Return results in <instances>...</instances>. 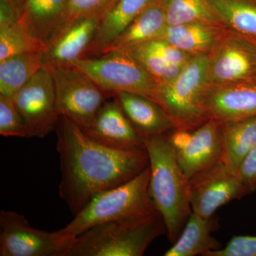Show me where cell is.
<instances>
[{"label": "cell", "instance_id": "1", "mask_svg": "<svg viewBox=\"0 0 256 256\" xmlns=\"http://www.w3.org/2000/svg\"><path fill=\"white\" fill-rule=\"evenodd\" d=\"M56 131L60 160L58 193L74 215L98 194L127 182L149 166L146 148L104 146L65 116H60Z\"/></svg>", "mask_w": 256, "mask_h": 256}, {"label": "cell", "instance_id": "2", "mask_svg": "<svg viewBox=\"0 0 256 256\" xmlns=\"http://www.w3.org/2000/svg\"><path fill=\"white\" fill-rule=\"evenodd\" d=\"M168 134L146 138V148L150 168V194L162 216L166 235L173 244L180 236L192 210L188 180L176 161Z\"/></svg>", "mask_w": 256, "mask_h": 256}, {"label": "cell", "instance_id": "3", "mask_svg": "<svg viewBox=\"0 0 256 256\" xmlns=\"http://www.w3.org/2000/svg\"><path fill=\"white\" fill-rule=\"evenodd\" d=\"M166 227L158 210L96 226L74 238L64 256H142Z\"/></svg>", "mask_w": 256, "mask_h": 256}, {"label": "cell", "instance_id": "4", "mask_svg": "<svg viewBox=\"0 0 256 256\" xmlns=\"http://www.w3.org/2000/svg\"><path fill=\"white\" fill-rule=\"evenodd\" d=\"M150 178L149 166L127 182L98 194L58 232L74 239L100 224L154 213L158 210L150 194Z\"/></svg>", "mask_w": 256, "mask_h": 256}, {"label": "cell", "instance_id": "5", "mask_svg": "<svg viewBox=\"0 0 256 256\" xmlns=\"http://www.w3.org/2000/svg\"><path fill=\"white\" fill-rule=\"evenodd\" d=\"M208 55L193 57L172 82L158 84L154 98L175 130H190L208 120L204 98Z\"/></svg>", "mask_w": 256, "mask_h": 256}, {"label": "cell", "instance_id": "6", "mask_svg": "<svg viewBox=\"0 0 256 256\" xmlns=\"http://www.w3.org/2000/svg\"><path fill=\"white\" fill-rule=\"evenodd\" d=\"M70 65L86 74L110 97L114 92H129L154 101L158 82L129 54L112 52L98 56L84 57Z\"/></svg>", "mask_w": 256, "mask_h": 256}, {"label": "cell", "instance_id": "7", "mask_svg": "<svg viewBox=\"0 0 256 256\" xmlns=\"http://www.w3.org/2000/svg\"><path fill=\"white\" fill-rule=\"evenodd\" d=\"M50 67L60 116L82 129L86 128L110 96L92 79L70 64H45Z\"/></svg>", "mask_w": 256, "mask_h": 256}, {"label": "cell", "instance_id": "8", "mask_svg": "<svg viewBox=\"0 0 256 256\" xmlns=\"http://www.w3.org/2000/svg\"><path fill=\"white\" fill-rule=\"evenodd\" d=\"M240 84H256V42L228 30L208 54L206 90Z\"/></svg>", "mask_w": 256, "mask_h": 256}, {"label": "cell", "instance_id": "9", "mask_svg": "<svg viewBox=\"0 0 256 256\" xmlns=\"http://www.w3.org/2000/svg\"><path fill=\"white\" fill-rule=\"evenodd\" d=\"M73 240L34 228L16 212H0V256H64Z\"/></svg>", "mask_w": 256, "mask_h": 256}, {"label": "cell", "instance_id": "10", "mask_svg": "<svg viewBox=\"0 0 256 256\" xmlns=\"http://www.w3.org/2000/svg\"><path fill=\"white\" fill-rule=\"evenodd\" d=\"M12 98L28 128L30 138H44L56 130L60 116L48 66L44 65Z\"/></svg>", "mask_w": 256, "mask_h": 256}, {"label": "cell", "instance_id": "11", "mask_svg": "<svg viewBox=\"0 0 256 256\" xmlns=\"http://www.w3.org/2000/svg\"><path fill=\"white\" fill-rule=\"evenodd\" d=\"M175 158L188 180L223 160L222 124L210 119L190 130H172L168 134Z\"/></svg>", "mask_w": 256, "mask_h": 256}, {"label": "cell", "instance_id": "12", "mask_svg": "<svg viewBox=\"0 0 256 256\" xmlns=\"http://www.w3.org/2000/svg\"><path fill=\"white\" fill-rule=\"evenodd\" d=\"M188 190L192 212L205 218L214 216L228 202L249 194L238 175L223 160L188 178Z\"/></svg>", "mask_w": 256, "mask_h": 256}, {"label": "cell", "instance_id": "13", "mask_svg": "<svg viewBox=\"0 0 256 256\" xmlns=\"http://www.w3.org/2000/svg\"><path fill=\"white\" fill-rule=\"evenodd\" d=\"M82 130L94 140L110 148L128 150L146 148V140L134 129L117 101L112 97L107 99L90 124Z\"/></svg>", "mask_w": 256, "mask_h": 256}, {"label": "cell", "instance_id": "14", "mask_svg": "<svg viewBox=\"0 0 256 256\" xmlns=\"http://www.w3.org/2000/svg\"><path fill=\"white\" fill-rule=\"evenodd\" d=\"M204 108L208 119L220 124L256 116V84H240L206 90Z\"/></svg>", "mask_w": 256, "mask_h": 256}, {"label": "cell", "instance_id": "15", "mask_svg": "<svg viewBox=\"0 0 256 256\" xmlns=\"http://www.w3.org/2000/svg\"><path fill=\"white\" fill-rule=\"evenodd\" d=\"M104 13L76 20L60 32L44 54L45 64H70L86 56Z\"/></svg>", "mask_w": 256, "mask_h": 256}, {"label": "cell", "instance_id": "16", "mask_svg": "<svg viewBox=\"0 0 256 256\" xmlns=\"http://www.w3.org/2000/svg\"><path fill=\"white\" fill-rule=\"evenodd\" d=\"M110 97L117 101L133 127L144 140L168 134L174 129L164 110L146 96L120 92L111 94Z\"/></svg>", "mask_w": 256, "mask_h": 256}, {"label": "cell", "instance_id": "17", "mask_svg": "<svg viewBox=\"0 0 256 256\" xmlns=\"http://www.w3.org/2000/svg\"><path fill=\"white\" fill-rule=\"evenodd\" d=\"M68 0H26L18 22L47 47L63 30Z\"/></svg>", "mask_w": 256, "mask_h": 256}, {"label": "cell", "instance_id": "18", "mask_svg": "<svg viewBox=\"0 0 256 256\" xmlns=\"http://www.w3.org/2000/svg\"><path fill=\"white\" fill-rule=\"evenodd\" d=\"M228 30L220 23L194 22L168 25L160 38L195 57L208 55Z\"/></svg>", "mask_w": 256, "mask_h": 256}, {"label": "cell", "instance_id": "19", "mask_svg": "<svg viewBox=\"0 0 256 256\" xmlns=\"http://www.w3.org/2000/svg\"><path fill=\"white\" fill-rule=\"evenodd\" d=\"M166 26L164 10L156 1L134 18L98 56L112 52L129 53L144 44L160 38Z\"/></svg>", "mask_w": 256, "mask_h": 256}, {"label": "cell", "instance_id": "20", "mask_svg": "<svg viewBox=\"0 0 256 256\" xmlns=\"http://www.w3.org/2000/svg\"><path fill=\"white\" fill-rule=\"evenodd\" d=\"M218 228V220L214 217L205 218L192 212L180 236L164 256H208L222 248L212 236Z\"/></svg>", "mask_w": 256, "mask_h": 256}, {"label": "cell", "instance_id": "21", "mask_svg": "<svg viewBox=\"0 0 256 256\" xmlns=\"http://www.w3.org/2000/svg\"><path fill=\"white\" fill-rule=\"evenodd\" d=\"M156 0H117L102 15L86 56L100 54L120 33Z\"/></svg>", "mask_w": 256, "mask_h": 256}, {"label": "cell", "instance_id": "22", "mask_svg": "<svg viewBox=\"0 0 256 256\" xmlns=\"http://www.w3.org/2000/svg\"><path fill=\"white\" fill-rule=\"evenodd\" d=\"M222 126L223 161L237 174L242 160L256 144V116Z\"/></svg>", "mask_w": 256, "mask_h": 256}, {"label": "cell", "instance_id": "23", "mask_svg": "<svg viewBox=\"0 0 256 256\" xmlns=\"http://www.w3.org/2000/svg\"><path fill=\"white\" fill-rule=\"evenodd\" d=\"M220 23L256 42V0H207Z\"/></svg>", "mask_w": 256, "mask_h": 256}, {"label": "cell", "instance_id": "24", "mask_svg": "<svg viewBox=\"0 0 256 256\" xmlns=\"http://www.w3.org/2000/svg\"><path fill=\"white\" fill-rule=\"evenodd\" d=\"M44 52L13 56L0 62V95L12 97L44 65Z\"/></svg>", "mask_w": 256, "mask_h": 256}, {"label": "cell", "instance_id": "25", "mask_svg": "<svg viewBox=\"0 0 256 256\" xmlns=\"http://www.w3.org/2000/svg\"><path fill=\"white\" fill-rule=\"evenodd\" d=\"M156 2L164 10L168 25L194 22L220 23L207 0H156Z\"/></svg>", "mask_w": 256, "mask_h": 256}, {"label": "cell", "instance_id": "26", "mask_svg": "<svg viewBox=\"0 0 256 256\" xmlns=\"http://www.w3.org/2000/svg\"><path fill=\"white\" fill-rule=\"evenodd\" d=\"M47 46L30 36L21 24L0 28V62L10 57L33 52H45Z\"/></svg>", "mask_w": 256, "mask_h": 256}, {"label": "cell", "instance_id": "27", "mask_svg": "<svg viewBox=\"0 0 256 256\" xmlns=\"http://www.w3.org/2000/svg\"><path fill=\"white\" fill-rule=\"evenodd\" d=\"M128 54L136 58L158 84L172 82L184 68L165 60L144 44L138 46Z\"/></svg>", "mask_w": 256, "mask_h": 256}, {"label": "cell", "instance_id": "28", "mask_svg": "<svg viewBox=\"0 0 256 256\" xmlns=\"http://www.w3.org/2000/svg\"><path fill=\"white\" fill-rule=\"evenodd\" d=\"M0 134L4 137L30 138L24 121L12 98L0 95Z\"/></svg>", "mask_w": 256, "mask_h": 256}, {"label": "cell", "instance_id": "29", "mask_svg": "<svg viewBox=\"0 0 256 256\" xmlns=\"http://www.w3.org/2000/svg\"><path fill=\"white\" fill-rule=\"evenodd\" d=\"M116 2L117 0H68L63 30L79 18L106 12Z\"/></svg>", "mask_w": 256, "mask_h": 256}, {"label": "cell", "instance_id": "30", "mask_svg": "<svg viewBox=\"0 0 256 256\" xmlns=\"http://www.w3.org/2000/svg\"><path fill=\"white\" fill-rule=\"evenodd\" d=\"M208 256H256V236H236L225 247Z\"/></svg>", "mask_w": 256, "mask_h": 256}, {"label": "cell", "instance_id": "31", "mask_svg": "<svg viewBox=\"0 0 256 256\" xmlns=\"http://www.w3.org/2000/svg\"><path fill=\"white\" fill-rule=\"evenodd\" d=\"M144 44L165 60L178 66H184L193 58L178 47L166 42L164 38H156Z\"/></svg>", "mask_w": 256, "mask_h": 256}, {"label": "cell", "instance_id": "32", "mask_svg": "<svg viewBox=\"0 0 256 256\" xmlns=\"http://www.w3.org/2000/svg\"><path fill=\"white\" fill-rule=\"evenodd\" d=\"M237 175L249 194L256 190V144L239 166Z\"/></svg>", "mask_w": 256, "mask_h": 256}, {"label": "cell", "instance_id": "33", "mask_svg": "<svg viewBox=\"0 0 256 256\" xmlns=\"http://www.w3.org/2000/svg\"><path fill=\"white\" fill-rule=\"evenodd\" d=\"M20 15L8 0H0V28H8L18 22Z\"/></svg>", "mask_w": 256, "mask_h": 256}, {"label": "cell", "instance_id": "34", "mask_svg": "<svg viewBox=\"0 0 256 256\" xmlns=\"http://www.w3.org/2000/svg\"><path fill=\"white\" fill-rule=\"evenodd\" d=\"M8 1L14 6L15 9L18 10V14L21 16L22 12L26 0H8Z\"/></svg>", "mask_w": 256, "mask_h": 256}]
</instances>
